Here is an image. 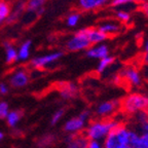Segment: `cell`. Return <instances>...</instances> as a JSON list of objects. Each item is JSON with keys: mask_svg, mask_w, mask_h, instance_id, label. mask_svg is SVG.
Instances as JSON below:
<instances>
[{"mask_svg": "<svg viewBox=\"0 0 148 148\" xmlns=\"http://www.w3.org/2000/svg\"><path fill=\"white\" fill-rule=\"evenodd\" d=\"M57 140V136L55 134H45L42 137H40L36 142V145L38 148H49L53 145Z\"/></svg>", "mask_w": 148, "mask_h": 148, "instance_id": "cell-21", "label": "cell"}, {"mask_svg": "<svg viewBox=\"0 0 148 148\" xmlns=\"http://www.w3.org/2000/svg\"><path fill=\"white\" fill-rule=\"evenodd\" d=\"M77 86L71 82H64L61 83L59 86V92L62 99L70 100L73 99L77 95Z\"/></svg>", "mask_w": 148, "mask_h": 148, "instance_id": "cell-11", "label": "cell"}, {"mask_svg": "<svg viewBox=\"0 0 148 148\" xmlns=\"http://www.w3.org/2000/svg\"><path fill=\"white\" fill-rule=\"evenodd\" d=\"M121 76L125 77L132 86H140L141 84V76L139 72L134 68H127L121 72Z\"/></svg>", "mask_w": 148, "mask_h": 148, "instance_id": "cell-14", "label": "cell"}, {"mask_svg": "<svg viewBox=\"0 0 148 148\" xmlns=\"http://www.w3.org/2000/svg\"><path fill=\"white\" fill-rule=\"evenodd\" d=\"M9 92V86L5 82H0V96L7 95Z\"/></svg>", "mask_w": 148, "mask_h": 148, "instance_id": "cell-32", "label": "cell"}, {"mask_svg": "<svg viewBox=\"0 0 148 148\" xmlns=\"http://www.w3.org/2000/svg\"><path fill=\"white\" fill-rule=\"evenodd\" d=\"M114 61H115V58L112 57V56H107L105 58L99 60V63H98L97 66V72L98 73H103L110 65L113 64Z\"/></svg>", "mask_w": 148, "mask_h": 148, "instance_id": "cell-22", "label": "cell"}, {"mask_svg": "<svg viewBox=\"0 0 148 148\" xmlns=\"http://www.w3.org/2000/svg\"><path fill=\"white\" fill-rule=\"evenodd\" d=\"M118 105L117 101H107V102H103L99 106L97 107V110H96V113L99 116H106L109 115L113 112L116 109Z\"/></svg>", "mask_w": 148, "mask_h": 148, "instance_id": "cell-15", "label": "cell"}, {"mask_svg": "<svg viewBox=\"0 0 148 148\" xmlns=\"http://www.w3.org/2000/svg\"><path fill=\"white\" fill-rule=\"evenodd\" d=\"M3 138H4V134H3L2 132H0V143H1V142H2Z\"/></svg>", "mask_w": 148, "mask_h": 148, "instance_id": "cell-37", "label": "cell"}, {"mask_svg": "<svg viewBox=\"0 0 148 148\" xmlns=\"http://www.w3.org/2000/svg\"><path fill=\"white\" fill-rule=\"evenodd\" d=\"M136 120L139 125L145 123L146 120H148V111L143 110V111H139L136 113Z\"/></svg>", "mask_w": 148, "mask_h": 148, "instance_id": "cell-28", "label": "cell"}, {"mask_svg": "<svg viewBox=\"0 0 148 148\" xmlns=\"http://www.w3.org/2000/svg\"><path fill=\"white\" fill-rule=\"evenodd\" d=\"M86 56L90 59L101 60V59L109 56V47L104 43L92 45V46H90V49H86Z\"/></svg>", "mask_w": 148, "mask_h": 148, "instance_id": "cell-9", "label": "cell"}, {"mask_svg": "<svg viewBox=\"0 0 148 148\" xmlns=\"http://www.w3.org/2000/svg\"><path fill=\"white\" fill-rule=\"evenodd\" d=\"M64 56L63 51H53V53H46L39 57H35L31 60L30 64L35 69H43L47 67L49 65L53 64L57 61H59Z\"/></svg>", "mask_w": 148, "mask_h": 148, "instance_id": "cell-5", "label": "cell"}, {"mask_svg": "<svg viewBox=\"0 0 148 148\" xmlns=\"http://www.w3.org/2000/svg\"><path fill=\"white\" fill-rule=\"evenodd\" d=\"M119 123L113 121V120H97L90 123L86 130L84 136L88 138V140H95L100 141L102 139H105L109 133Z\"/></svg>", "mask_w": 148, "mask_h": 148, "instance_id": "cell-1", "label": "cell"}, {"mask_svg": "<svg viewBox=\"0 0 148 148\" xmlns=\"http://www.w3.org/2000/svg\"><path fill=\"white\" fill-rule=\"evenodd\" d=\"M143 9H144V12H145V14L147 16V18H148V4H144Z\"/></svg>", "mask_w": 148, "mask_h": 148, "instance_id": "cell-35", "label": "cell"}, {"mask_svg": "<svg viewBox=\"0 0 148 148\" xmlns=\"http://www.w3.org/2000/svg\"><path fill=\"white\" fill-rule=\"evenodd\" d=\"M86 123V121H83L78 116L72 117V118H70V119H68L67 121L64 123L63 131H64L65 133H67L68 135H77L84 129Z\"/></svg>", "mask_w": 148, "mask_h": 148, "instance_id": "cell-7", "label": "cell"}, {"mask_svg": "<svg viewBox=\"0 0 148 148\" xmlns=\"http://www.w3.org/2000/svg\"><path fill=\"white\" fill-rule=\"evenodd\" d=\"M127 144L129 130L119 123L104 139L103 148H123Z\"/></svg>", "mask_w": 148, "mask_h": 148, "instance_id": "cell-2", "label": "cell"}, {"mask_svg": "<svg viewBox=\"0 0 148 148\" xmlns=\"http://www.w3.org/2000/svg\"><path fill=\"white\" fill-rule=\"evenodd\" d=\"M64 114H65V109H63V108H60L57 111H55V113L53 114V116H51V125H58L61 121V119L63 118Z\"/></svg>", "mask_w": 148, "mask_h": 148, "instance_id": "cell-25", "label": "cell"}, {"mask_svg": "<svg viewBox=\"0 0 148 148\" xmlns=\"http://www.w3.org/2000/svg\"><path fill=\"white\" fill-rule=\"evenodd\" d=\"M9 105L7 102L0 101V119H5L9 113Z\"/></svg>", "mask_w": 148, "mask_h": 148, "instance_id": "cell-27", "label": "cell"}, {"mask_svg": "<svg viewBox=\"0 0 148 148\" xmlns=\"http://www.w3.org/2000/svg\"><path fill=\"white\" fill-rule=\"evenodd\" d=\"M10 5L3 0H0V24L5 22L10 14Z\"/></svg>", "mask_w": 148, "mask_h": 148, "instance_id": "cell-23", "label": "cell"}, {"mask_svg": "<svg viewBox=\"0 0 148 148\" xmlns=\"http://www.w3.org/2000/svg\"><path fill=\"white\" fill-rule=\"evenodd\" d=\"M108 0H78V4L83 10H92L103 6Z\"/></svg>", "mask_w": 148, "mask_h": 148, "instance_id": "cell-19", "label": "cell"}, {"mask_svg": "<svg viewBox=\"0 0 148 148\" xmlns=\"http://www.w3.org/2000/svg\"><path fill=\"white\" fill-rule=\"evenodd\" d=\"M116 18H117L120 22L127 23V22L130 21V18H131V14L127 12H125V10H118V12H116Z\"/></svg>", "mask_w": 148, "mask_h": 148, "instance_id": "cell-29", "label": "cell"}, {"mask_svg": "<svg viewBox=\"0 0 148 148\" xmlns=\"http://www.w3.org/2000/svg\"><path fill=\"white\" fill-rule=\"evenodd\" d=\"M3 47L5 49V62L7 64H14L18 62V51L9 41L3 42Z\"/></svg>", "mask_w": 148, "mask_h": 148, "instance_id": "cell-17", "label": "cell"}, {"mask_svg": "<svg viewBox=\"0 0 148 148\" xmlns=\"http://www.w3.org/2000/svg\"><path fill=\"white\" fill-rule=\"evenodd\" d=\"M79 118H81V119L83 120V121H88V119H90V111L88 110H83L82 112H80V114L78 115Z\"/></svg>", "mask_w": 148, "mask_h": 148, "instance_id": "cell-33", "label": "cell"}, {"mask_svg": "<svg viewBox=\"0 0 148 148\" xmlns=\"http://www.w3.org/2000/svg\"><path fill=\"white\" fill-rule=\"evenodd\" d=\"M98 29H99L102 33H104L107 36H109V35H111V34H116V33L119 32L120 26L116 23H113V22H106V23L101 24Z\"/></svg>", "mask_w": 148, "mask_h": 148, "instance_id": "cell-20", "label": "cell"}, {"mask_svg": "<svg viewBox=\"0 0 148 148\" xmlns=\"http://www.w3.org/2000/svg\"><path fill=\"white\" fill-rule=\"evenodd\" d=\"M46 0H28L26 2V16H39L44 12V4Z\"/></svg>", "mask_w": 148, "mask_h": 148, "instance_id": "cell-8", "label": "cell"}, {"mask_svg": "<svg viewBox=\"0 0 148 148\" xmlns=\"http://www.w3.org/2000/svg\"><path fill=\"white\" fill-rule=\"evenodd\" d=\"M123 148H135V147L133 145H130V144H127V145H125Z\"/></svg>", "mask_w": 148, "mask_h": 148, "instance_id": "cell-39", "label": "cell"}, {"mask_svg": "<svg viewBox=\"0 0 148 148\" xmlns=\"http://www.w3.org/2000/svg\"><path fill=\"white\" fill-rule=\"evenodd\" d=\"M121 107L127 113H137L139 111L147 110L148 97L140 94H132L123 99Z\"/></svg>", "mask_w": 148, "mask_h": 148, "instance_id": "cell-3", "label": "cell"}, {"mask_svg": "<svg viewBox=\"0 0 148 148\" xmlns=\"http://www.w3.org/2000/svg\"><path fill=\"white\" fill-rule=\"evenodd\" d=\"M135 148H148V134L143 133L139 136L138 141L136 142L134 146Z\"/></svg>", "mask_w": 148, "mask_h": 148, "instance_id": "cell-26", "label": "cell"}, {"mask_svg": "<svg viewBox=\"0 0 148 148\" xmlns=\"http://www.w3.org/2000/svg\"><path fill=\"white\" fill-rule=\"evenodd\" d=\"M24 116V112L22 110H10L9 111V113L7 114L6 118V123L9 127H12V129H14L16 125H18V123L21 121V119L23 118Z\"/></svg>", "mask_w": 148, "mask_h": 148, "instance_id": "cell-18", "label": "cell"}, {"mask_svg": "<svg viewBox=\"0 0 148 148\" xmlns=\"http://www.w3.org/2000/svg\"><path fill=\"white\" fill-rule=\"evenodd\" d=\"M135 0H111V6L113 7H118V6H123V5H127L130 3H133Z\"/></svg>", "mask_w": 148, "mask_h": 148, "instance_id": "cell-30", "label": "cell"}, {"mask_svg": "<svg viewBox=\"0 0 148 148\" xmlns=\"http://www.w3.org/2000/svg\"><path fill=\"white\" fill-rule=\"evenodd\" d=\"M86 148H103V144L100 141H95V140H88Z\"/></svg>", "mask_w": 148, "mask_h": 148, "instance_id": "cell-31", "label": "cell"}, {"mask_svg": "<svg viewBox=\"0 0 148 148\" xmlns=\"http://www.w3.org/2000/svg\"><path fill=\"white\" fill-rule=\"evenodd\" d=\"M67 148H86L88 138L84 135H68L67 138Z\"/></svg>", "mask_w": 148, "mask_h": 148, "instance_id": "cell-12", "label": "cell"}, {"mask_svg": "<svg viewBox=\"0 0 148 148\" xmlns=\"http://www.w3.org/2000/svg\"><path fill=\"white\" fill-rule=\"evenodd\" d=\"M66 47L70 51H86L90 47V43L86 36V28L77 31L66 43Z\"/></svg>", "mask_w": 148, "mask_h": 148, "instance_id": "cell-4", "label": "cell"}, {"mask_svg": "<svg viewBox=\"0 0 148 148\" xmlns=\"http://www.w3.org/2000/svg\"><path fill=\"white\" fill-rule=\"evenodd\" d=\"M9 86L14 88H22L30 81V74L25 69H18L9 77Z\"/></svg>", "mask_w": 148, "mask_h": 148, "instance_id": "cell-6", "label": "cell"}, {"mask_svg": "<svg viewBox=\"0 0 148 148\" xmlns=\"http://www.w3.org/2000/svg\"><path fill=\"white\" fill-rule=\"evenodd\" d=\"M31 46L32 41L31 40H26L20 45L18 51V62H26L29 60L31 55Z\"/></svg>", "mask_w": 148, "mask_h": 148, "instance_id": "cell-16", "label": "cell"}, {"mask_svg": "<svg viewBox=\"0 0 148 148\" xmlns=\"http://www.w3.org/2000/svg\"><path fill=\"white\" fill-rule=\"evenodd\" d=\"M86 36L90 45L101 44L108 38L106 34L102 33L99 29H95V28H86Z\"/></svg>", "mask_w": 148, "mask_h": 148, "instance_id": "cell-10", "label": "cell"}, {"mask_svg": "<svg viewBox=\"0 0 148 148\" xmlns=\"http://www.w3.org/2000/svg\"><path fill=\"white\" fill-rule=\"evenodd\" d=\"M79 21H80V14H77V12H73V14L68 16L67 20H66V25L71 28L76 27L77 24L79 23Z\"/></svg>", "mask_w": 148, "mask_h": 148, "instance_id": "cell-24", "label": "cell"}, {"mask_svg": "<svg viewBox=\"0 0 148 148\" xmlns=\"http://www.w3.org/2000/svg\"><path fill=\"white\" fill-rule=\"evenodd\" d=\"M140 125V129H141V131L143 133H146V134H148V120H146L145 123H141Z\"/></svg>", "mask_w": 148, "mask_h": 148, "instance_id": "cell-34", "label": "cell"}, {"mask_svg": "<svg viewBox=\"0 0 148 148\" xmlns=\"http://www.w3.org/2000/svg\"><path fill=\"white\" fill-rule=\"evenodd\" d=\"M144 62H145L146 64L148 65V51H146L145 56H144Z\"/></svg>", "mask_w": 148, "mask_h": 148, "instance_id": "cell-36", "label": "cell"}, {"mask_svg": "<svg viewBox=\"0 0 148 148\" xmlns=\"http://www.w3.org/2000/svg\"><path fill=\"white\" fill-rule=\"evenodd\" d=\"M144 47H145V51H148V40L146 41V43H145V45H144Z\"/></svg>", "mask_w": 148, "mask_h": 148, "instance_id": "cell-38", "label": "cell"}, {"mask_svg": "<svg viewBox=\"0 0 148 148\" xmlns=\"http://www.w3.org/2000/svg\"><path fill=\"white\" fill-rule=\"evenodd\" d=\"M26 10V1L24 0H18L14 6V8L10 9V14H9L8 18H7L6 22L8 24H12L16 22L20 18V16L25 12Z\"/></svg>", "mask_w": 148, "mask_h": 148, "instance_id": "cell-13", "label": "cell"}]
</instances>
